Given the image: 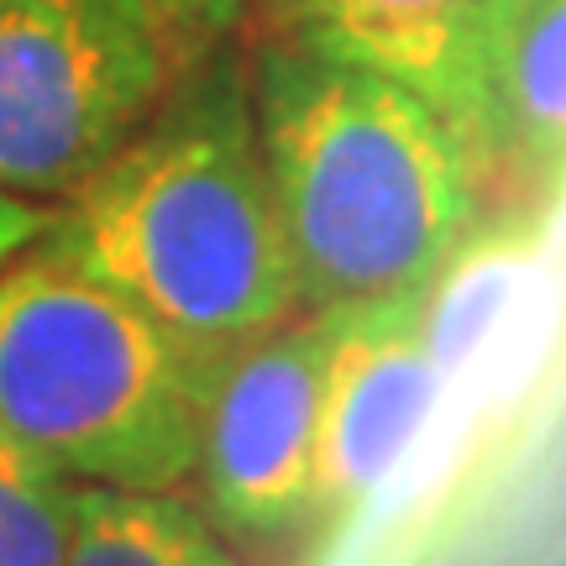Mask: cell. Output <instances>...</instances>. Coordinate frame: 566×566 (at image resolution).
Listing matches in <instances>:
<instances>
[{
	"instance_id": "2",
	"label": "cell",
	"mask_w": 566,
	"mask_h": 566,
	"mask_svg": "<svg viewBox=\"0 0 566 566\" xmlns=\"http://www.w3.org/2000/svg\"><path fill=\"white\" fill-rule=\"evenodd\" d=\"M59 237L126 289L210 373L300 315V283L252 116V74L221 48L137 137L63 200Z\"/></svg>"
},
{
	"instance_id": "5",
	"label": "cell",
	"mask_w": 566,
	"mask_h": 566,
	"mask_svg": "<svg viewBox=\"0 0 566 566\" xmlns=\"http://www.w3.org/2000/svg\"><path fill=\"white\" fill-rule=\"evenodd\" d=\"M321 315L300 310L237 346L205 384L200 472L210 514L231 535L283 541L315 525L321 472Z\"/></svg>"
},
{
	"instance_id": "9",
	"label": "cell",
	"mask_w": 566,
	"mask_h": 566,
	"mask_svg": "<svg viewBox=\"0 0 566 566\" xmlns=\"http://www.w3.org/2000/svg\"><path fill=\"white\" fill-rule=\"evenodd\" d=\"M63 566H242L221 535L174 493L137 488H74V525Z\"/></svg>"
},
{
	"instance_id": "7",
	"label": "cell",
	"mask_w": 566,
	"mask_h": 566,
	"mask_svg": "<svg viewBox=\"0 0 566 566\" xmlns=\"http://www.w3.org/2000/svg\"><path fill=\"white\" fill-rule=\"evenodd\" d=\"M483 195L566 179V0H483L457 95Z\"/></svg>"
},
{
	"instance_id": "11",
	"label": "cell",
	"mask_w": 566,
	"mask_h": 566,
	"mask_svg": "<svg viewBox=\"0 0 566 566\" xmlns=\"http://www.w3.org/2000/svg\"><path fill=\"white\" fill-rule=\"evenodd\" d=\"M53 221H59V210H48V205L27 200V195L0 184V268L11 263L17 252H27L38 237H48Z\"/></svg>"
},
{
	"instance_id": "1",
	"label": "cell",
	"mask_w": 566,
	"mask_h": 566,
	"mask_svg": "<svg viewBox=\"0 0 566 566\" xmlns=\"http://www.w3.org/2000/svg\"><path fill=\"white\" fill-rule=\"evenodd\" d=\"M247 74L304 310L430 294L462 263L483 174L424 90L304 38H268Z\"/></svg>"
},
{
	"instance_id": "3",
	"label": "cell",
	"mask_w": 566,
	"mask_h": 566,
	"mask_svg": "<svg viewBox=\"0 0 566 566\" xmlns=\"http://www.w3.org/2000/svg\"><path fill=\"white\" fill-rule=\"evenodd\" d=\"M200 405V363L53 231L0 268V430L74 483L174 493Z\"/></svg>"
},
{
	"instance_id": "10",
	"label": "cell",
	"mask_w": 566,
	"mask_h": 566,
	"mask_svg": "<svg viewBox=\"0 0 566 566\" xmlns=\"http://www.w3.org/2000/svg\"><path fill=\"white\" fill-rule=\"evenodd\" d=\"M74 478L0 430V566H63Z\"/></svg>"
},
{
	"instance_id": "8",
	"label": "cell",
	"mask_w": 566,
	"mask_h": 566,
	"mask_svg": "<svg viewBox=\"0 0 566 566\" xmlns=\"http://www.w3.org/2000/svg\"><path fill=\"white\" fill-rule=\"evenodd\" d=\"M478 6L483 0H331L304 42L415 84L457 122Z\"/></svg>"
},
{
	"instance_id": "4",
	"label": "cell",
	"mask_w": 566,
	"mask_h": 566,
	"mask_svg": "<svg viewBox=\"0 0 566 566\" xmlns=\"http://www.w3.org/2000/svg\"><path fill=\"white\" fill-rule=\"evenodd\" d=\"M247 0H0V184L69 200L237 32Z\"/></svg>"
},
{
	"instance_id": "6",
	"label": "cell",
	"mask_w": 566,
	"mask_h": 566,
	"mask_svg": "<svg viewBox=\"0 0 566 566\" xmlns=\"http://www.w3.org/2000/svg\"><path fill=\"white\" fill-rule=\"evenodd\" d=\"M321 472L315 525L357 520L430 424L446 373L430 346L424 294L325 304Z\"/></svg>"
},
{
	"instance_id": "12",
	"label": "cell",
	"mask_w": 566,
	"mask_h": 566,
	"mask_svg": "<svg viewBox=\"0 0 566 566\" xmlns=\"http://www.w3.org/2000/svg\"><path fill=\"white\" fill-rule=\"evenodd\" d=\"M252 6L263 11L273 38H304V32L321 21V11L331 6V0H252Z\"/></svg>"
}]
</instances>
